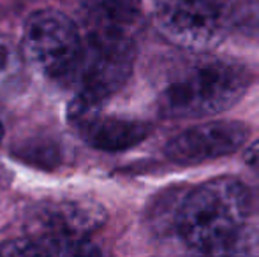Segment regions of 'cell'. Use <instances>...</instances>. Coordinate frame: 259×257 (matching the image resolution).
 Instances as JSON below:
<instances>
[{"label":"cell","instance_id":"6","mask_svg":"<svg viewBox=\"0 0 259 257\" xmlns=\"http://www.w3.org/2000/svg\"><path fill=\"white\" fill-rule=\"evenodd\" d=\"M157 27L175 44L206 49L229 28L231 0H152Z\"/></svg>","mask_w":259,"mask_h":257},{"label":"cell","instance_id":"5","mask_svg":"<svg viewBox=\"0 0 259 257\" xmlns=\"http://www.w3.org/2000/svg\"><path fill=\"white\" fill-rule=\"evenodd\" d=\"M106 222V210L92 201H62L41 204L28 217L30 238L39 254H97L87 238Z\"/></svg>","mask_w":259,"mask_h":257},{"label":"cell","instance_id":"14","mask_svg":"<svg viewBox=\"0 0 259 257\" xmlns=\"http://www.w3.org/2000/svg\"><path fill=\"white\" fill-rule=\"evenodd\" d=\"M243 161H245V164L249 166L250 169L259 173V141L252 143L247 148L245 153H243Z\"/></svg>","mask_w":259,"mask_h":257},{"label":"cell","instance_id":"10","mask_svg":"<svg viewBox=\"0 0 259 257\" xmlns=\"http://www.w3.org/2000/svg\"><path fill=\"white\" fill-rule=\"evenodd\" d=\"M25 55L0 35V97L13 95L25 85Z\"/></svg>","mask_w":259,"mask_h":257},{"label":"cell","instance_id":"12","mask_svg":"<svg viewBox=\"0 0 259 257\" xmlns=\"http://www.w3.org/2000/svg\"><path fill=\"white\" fill-rule=\"evenodd\" d=\"M18 157L25 162L39 166V168H55L60 161V151H58L57 144L52 143V141L35 139L21 144Z\"/></svg>","mask_w":259,"mask_h":257},{"label":"cell","instance_id":"8","mask_svg":"<svg viewBox=\"0 0 259 257\" xmlns=\"http://www.w3.org/2000/svg\"><path fill=\"white\" fill-rule=\"evenodd\" d=\"M79 127L83 139L90 146L103 151H122L140 144L152 132L147 122L129 120V118H103L96 115L83 122Z\"/></svg>","mask_w":259,"mask_h":257},{"label":"cell","instance_id":"11","mask_svg":"<svg viewBox=\"0 0 259 257\" xmlns=\"http://www.w3.org/2000/svg\"><path fill=\"white\" fill-rule=\"evenodd\" d=\"M229 27L242 35L259 39V0H238L231 7Z\"/></svg>","mask_w":259,"mask_h":257},{"label":"cell","instance_id":"7","mask_svg":"<svg viewBox=\"0 0 259 257\" xmlns=\"http://www.w3.org/2000/svg\"><path fill=\"white\" fill-rule=\"evenodd\" d=\"M249 139V127L235 120H211L185 129L167 141L166 157L175 164L196 166L238 151Z\"/></svg>","mask_w":259,"mask_h":257},{"label":"cell","instance_id":"15","mask_svg":"<svg viewBox=\"0 0 259 257\" xmlns=\"http://www.w3.org/2000/svg\"><path fill=\"white\" fill-rule=\"evenodd\" d=\"M2 137H4V127H2V124H0V143H2Z\"/></svg>","mask_w":259,"mask_h":257},{"label":"cell","instance_id":"3","mask_svg":"<svg viewBox=\"0 0 259 257\" xmlns=\"http://www.w3.org/2000/svg\"><path fill=\"white\" fill-rule=\"evenodd\" d=\"M249 72L226 60H201L184 71L159 95L167 118L213 117L233 108L249 86Z\"/></svg>","mask_w":259,"mask_h":257},{"label":"cell","instance_id":"4","mask_svg":"<svg viewBox=\"0 0 259 257\" xmlns=\"http://www.w3.org/2000/svg\"><path fill=\"white\" fill-rule=\"evenodd\" d=\"M27 62L58 83L74 81L83 55V37L64 13L45 9L30 14L21 42Z\"/></svg>","mask_w":259,"mask_h":257},{"label":"cell","instance_id":"13","mask_svg":"<svg viewBox=\"0 0 259 257\" xmlns=\"http://www.w3.org/2000/svg\"><path fill=\"white\" fill-rule=\"evenodd\" d=\"M0 255H39V248L32 238H23L0 245Z\"/></svg>","mask_w":259,"mask_h":257},{"label":"cell","instance_id":"9","mask_svg":"<svg viewBox=\"0 0 259 257\" xmlns=\"http://www.w3.org/2000/svg\"><path fill=\"white\" fill-rule=\"evenodd\" d=\"M90 27L129 32L141 14V0H81Z\"/></svg>","mask_w":259,"mask_h":257},{"label":"cell","instance_id":"2","mask_svg":"<svg viewBox=\"0 0 259 257\" xmlns=\"http://www.w3.org/2000/svg\"><path fill=\"white\" fill-rule=\"evenodd\" d=\"M134 42L129 32L90 27L83 39V55L74 83L78 92L69 104V120L76 125L90 120L108 97L131 78Z\"/></svg>","mask_w":259,"mask_h":257},{"label":"cell","instance_id":"1","mask_svg":"<svg viewBox=\"0 0 259 257\" xmlns=\"http://www.w3.org/2000/svg\"><path fill=\"white\" fill-rule=\"evenodd\" d=\"M252 194L243 182L229 176L215 178L191 189L177 204L173 226L187 248L198 254L249 252L245 220Z\"/></svg>","mask_w":259,"mask_h":257}]
</instances>
